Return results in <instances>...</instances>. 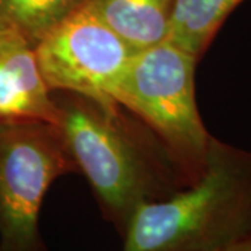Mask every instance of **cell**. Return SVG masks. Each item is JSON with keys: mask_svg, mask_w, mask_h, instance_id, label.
Returning <instances> with one entry per match:
<instances>
[{"mask_svg": "<svg viewBox=\"0 0 251 251\" xmlns=\"http://www.w3.org/2000/svg\"><path fill=\"white\" fill-rule=\"evenodd\" d=\"M52 95L66 148L119 233L138 206L186 187L159 140L127 109L73 92Z\"/></svg>", "mask_w": 251, "mask_h": 251, "instance_id": "obj_1", "label": "cell"}, {"mask_svg": "<svg viewBox=\"0 0 251 251\" xmlns=\"http://www.w3.org/2000/svg\"><path fill=\"white\" fill-rule=\"evenodd\" d=\"M250 233L251 151L212 135L201 176L138 206L122 251H219Z\"/></svg>", "mask_w": 251, "mask_h": 251, "instance_id": "obj_2", "label": "cell"}, {"mask_svg": "<svg viewBox=\"0 0 251 251\" xmlns=\"http://www.w3.org/2000/svg\"><path fill=\"white\" fill-rule=\"evenodd\" d=\"M197 62L169 42L137 52L112 94L159 140L184 186L204 172L212 138L198 112Z\"/></svg>", "mask_w": 251, "mask_h": 251, "instance_id": "obj_3", "label": "cell"}, {"mask_svg": "<svg viewBox=\"0 0 251 251\" xmlns=\"http://www.w3.org/2000/svg\"><path fill=\"white\" fill-rule=\"evenodd\" d=\"M73 172L57 126L0 123V251H49L39 232L41 206L54 180Z\"/></svg>", "mask_w": 251, "mask_h": 251, "instance_id": "obj_4", "label": "cell"}, {"mask_svg": "<svg viewBox=\"0 0 251 251\" xmlns=\"http://www.w3.org/2000/svg\"><path fill=\"white\" fill-rule=\"evenodd\" d=\"M35 49L50 92H73L102 103L112 94L135 52L87 6L64 20Z\"/></svg>", "mask_w": 251, "mask_h": 251, "instance_id": "obj_5", "label": "cell"}, {"mask_svg": "<svg viewBox=\"0 0 251 251\" xmlns=\"http://www.w3.org/2000/svg\"><path fill=\"white\" fill-rule=\"evenodd\" d=\"M16 120L57 125L59 110L35 49L17 32L0 28V123Z\"/></svg>", "mask_w": 251, "mask_h": 251, "instance_id": "obj_6", "label": "cell"}, {"mask_svg": "<svg viewBox=\"0 0 251 251\" xmlns=\"http://www.w3.org/2000/svg\"><path fill=\"white\" fill-rule=\"evenodd\" d=\"M175 0H90L87 7L135 52L163 44Z\"/></svg>", "mask_w": 251, "mask_h": 251, "instance_id": "obj_7", "label": "cell"}, {"mask_svg": "<svg viewBox=\"0 0 251 251\" xmlns=\"http://www.w3.org/2000/svg\"><path fill=\"white\" fill-rule=\"evenodd\" d=\"M243 0H175L165 42L200 60Z\"/></svg>", "mask_w": 251, "mask_h": 251, "instance_id": "obj_8", "label": "cell"}, {"mask_svg": "<svg viewBox=\"0 0 251 251\" xmlns=\"http://www.w3.org/2000/svg\"><path fill=\"white\" fill-rule=\"evenodd\" d=\"M88 3L90 0H0V28L17 32L35 48Z\"/></svg>", "mask_w": 251, "mask_h": 251, "instance_id": "obj_9", "label": "cell"}, {"mask_svg": "<svg viewBox=\"0 0 251 251\" xmlns=\"http://www.w3.org/2000/svg\"><path fill=\"white\" fill-rule=\"evenodd\" d=\"M219 251H251V233Z\"/></svg>", "mask_w": 251, "mask_h": 251, "instance_id": "obj_10", "label": "cell"}]
</instances>
